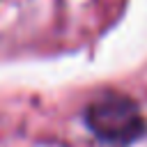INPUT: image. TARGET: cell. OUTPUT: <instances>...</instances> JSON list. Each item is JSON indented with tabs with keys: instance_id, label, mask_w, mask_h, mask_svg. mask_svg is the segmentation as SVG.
<instances>
[{
	"instance_id": "cell-1",
	"label": "cell",
	"mask_w": 147,
	"mask_h": 147,
	"mask_svg": "<svg viewBox=\"0 0 147 147\" xmlns=\"http://www.w3.org/2000/svg\"><path fill=\"white\" fill-rule=\"evenodd\" d=\"M87 129L108 145H131L147 131L140 106L119 92H106L85 108Z\"/></svg>"
}]
</instances>
